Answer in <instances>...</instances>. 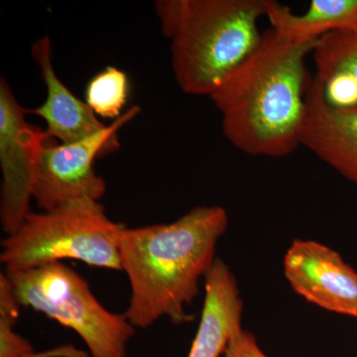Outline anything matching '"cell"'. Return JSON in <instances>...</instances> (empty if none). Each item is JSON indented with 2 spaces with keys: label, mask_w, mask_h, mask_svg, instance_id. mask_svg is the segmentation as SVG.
Returning a JSON list of instances; mask_svg holds the SVG:
<instances>
[{
  "label": "cell",
  "mask_w": 357,
  "mask_h": 357,
  "mask_svg": "<svg viewBox=\"0 0 357 357\" xmlns=\"http://www.w3.org/2000/svg\"><path fill=\"white\" fill-rule=\"evenodd\" d=\"M317 41H290L268 30L208 96L234 147L250 156L277 158L300 146L311 82L305 59Z\"/></svg>",
  "instance_id": "6da1fadb"
},
{
  "label": "cell",
  "mask_w": 357,
  "mask_h": 357,
  "mask_svg": "<svg viewBox=\"0 0 357 357\" xmlns=\"http://www.w3.org/2000/svg\"><path fill=\"white\" fill-rule=\"evenodd\" d=\"M229 227L220 206H197L171 223L124 227L119 239L121 271L130 299L126 314L134 328L160 319L191 323L185 307L199 295V284L215 263V248Z\"/></svg>",
  "instance_id": "7a4b0ae2"
},
{
  "label": "cell",
  "mask_w": 357,
  "mask_h": 357,
  "mask_svg": "<svg viewBox=\"0 0 357 357\" xmlns=\"http://www.w3.org/2000/svg\"><path fill=\"white\" fill-rule=\"evenodd\" d=\"M154 7L187 95L210 96L261 41L266 0H157Z\"/></svg>",
  "instance_id": "3957f363"
},
{
  "label": "cell",
  "mask_w": 357,
  "mask_h": 357,
  "mask_svg": "<svg viewBox=\"0 0 357 357\" xmlns=\"http://www.w3.org/2000/svg\"><path fill=\"white\" fill-rule=\"evenodd\" d=\"M124 227L110 220L96 199L30 211L20 229L1 241L0 262L8 273L65 259L121 271L119 244Z\"/></svg>",
  "instance_id": "277c9868"
},
{
  "label": "cell",
  "mask_w": 357,
  "mask_h": 357,
  "mask_svg": "<svg viewBox=\"0 0 357 357\" xmlns=\"http://www.w3.org/2000/svg\"><path fill=\"white\" fill-rule=\"evenodd\" d=\"M21 307H31L82 338L91 357H128L135 328L124 314L105 309L88 282L64 263L6 272Z\"/></svg>",
  "instance_id": "5b68a950"
},
{
  "label": "cell",
  "mask_w": 357,
  "mask_h": 357,
  "mask_svg": "<svg viewBox=\"0 0 357 357\" xmlns=\"http://www.w3.org/2000/svg\"><path fill=\"white\" fill-rule=\"evenodd\" d=\"M139 112L140 107L134 105L102 130L77 142L57 144L49 138L42 151L33 189V199L39 208L46 211L79 199L100 201L107 191V184L95 172V160L119 147V129Z\"/></svg>",
  "instance_id": "8992f818"
},
{
  "label": "cell",
  "mask_w": 357,
  "mask_h": 357,
  "mask_svg": "<svg viewBox=\"0 0 357 357\" xmlns=\"http://www.w3.org/2000/svg\"><path fill=\"white\" fill-rule=\"evenodd\" d=\"M27 109L16 100L4 77L0 79V222L7 236L20 229L33 199L46 131L26 121Z\"/></svg>",
  "instance_id": "52a82bcc"
},
{
  "label": "cell",
  "mask_w": 357,
  "mask_h": 357,
  "mask_svg": "<svg viewBox=\"0 0 357 357\" xmlns=\"http://www.w3.org/2000/svg\"><path fill=\"white\" fill-rule=\"evenodd\" d=\"M283 266L294 292L307 302L357 318V272L337 251L317 241L295 239Z\"/></svg>",
  "instance_id": "ba28073f"
},
{
  "label": "cell",
  "mask_w": 357,
  "mask_h": 357,
  "mask_svg": "<svg viewBox=\"0 0 357 357\" xmlns=\"http://www.w3.org/2000/svg\"><path fill=\"white\" fill-rule=\"evenodd\" d=\"M300 143L357 185V107L330 105L314 77L306 93V114Z\"/></svg>",
  "instance_id": "9c48e42d"
},
{
  "label": "cell",
  "mask_w": 357,
  "mask_h": 357,
  "mask_svg": "<svg viewBox=\"0 0 357 357\" xmlns=\"http://www.w3.org/2000/svg\"><path fill=\"white\" fill-rule=\"evenodd\" d=\"M31 53L41 70L47 98L43 105L27 112L44 119L47 135L69 144L102 130L107 124H103L88 103L77 98L56 74L49 36L37 40L32 45Z\"/></svg>",
  "instance_id": "30bf717a"
},
{
  "label": "cell",
  "mask_w": 357,
  "mask_h": 357,
  "mask_svg": "<svg viewBox=\"0 0 357 357\" xmlns=\"http://www.w3.org/2000/svg\"><path fill=\"white\" fill-rule=\"evenodd\" d=\"M206 296L198 332L188 357H222L229 340L243 328V302L236 276L215 258L206 276Z\"/></svg>",
  "instance_id": "8fae6325"
},
{
  "label": "cell",
  "mask_w": 357,
  "mask_h": 357,
  "mask_svg": "<svg viewBox=\"0 0 357 357\" xmlns=\"http://www.w3.org/2000/svg\"><path fill=\"white\" fill-rule=\"evenodd\" d=\"M271 29L290 41H314L335 31H356L357 0H312L303 14L288 6L266 0Z\"/></svg>",
  "instance_id": "7c38bea8"
},
{
  "label": "cell",
  "mask_w": 357,
  "mask_h": 357,
  "mask_svg": "<svg viewBox=\"0 0 357 357\" xmlns=\"http://www.w3.org/2000/svg\"><path fill=\"white\" fill-rule=\"evenodd\" d=\"M324 98L333 107H357V30L318 39L312 51Z\"/></svg>",
  "instance_id": "4fadbf2b"
},
{
  "label": "cell",
  "mask_w": 357,
  "mask_h": 357,
  "mask_svg": "<svg viewBox=\"0 0 357 357\" xmlns=\"http://www.w3.org/2000/svg\"><path fill=\"white\" fill-rule=\"evenodd\" d=\"M128 96V77L115 67H107L96 75L86 89V102L96 115L105 119H119Z\"/></svg>",
  "instance_id": "5bb4252c"
},
{
  "label": "cell",
  "mask_w": 357,
  "mask_h": 357,
  "mask_svg": "<svg viewBox=\"0 0 357 357\" xmlns=\"http://www.w3.org/2000/svg\"><path fill=\"white\" fill-rule=\"evenodd\" d=\"M20 307L6 273L0 274V357H25L35 351L29 340L15 332Z\"/></svg>",
  "instance_id": "9a60e30c"
},
{
  "label": "cell",
  "mask_w": 357,
  "mask_h": 357,
  "mask_svg": "<svg viewBox=\"0 0 357 357\" xmlns=\"http://www.w3.org/2000/svg\"><path fill=\"white\" fill-rule=\"evenodd\" d=\"M222 357H269L260 349L255 335L241 328L229 340Z\"/></svg>",
  "instance_id": "2e32d148"
},
{
  "label": "cell",
  "mask_w": 357,
  "mask_h": 357,
  "mask_svg": "<svg viewBox=\"0 0 357 357\" xmlns=\"http://www.w3.org/2000/svg\"><path fill=\"white\" fill-rule=\"evenodd\" d=\"M25 357H91L88 352L81 351L72 344L60 345L44 351H34Z\"/></svg>",
  "instance_id": "e0dca14e"
}]
</instances>
